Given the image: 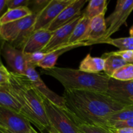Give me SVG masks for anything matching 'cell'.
<instances>
[{"label": "cell", "mask_w": 133, "mask_h": 133, "mask_svg": "<svg viewBox=\"0 0 133 133\" xmlns=\"http://www.w3.org/2000/svg\"><path fill=\"white\" fill-rule=\"evenodd\" d=\"M64 111L79 125L107 127V118L127 106L107 92L90 90H64Z\"/></svg>", "instance_id": "6da1fadb"}, {"label": "cell", "mask_w": 133, "mask_h": 133, "mask_svg": "<svg viewBox=\"0 0 133 133\" xmlns=\"http://www.w3.org/2000/svg\"><path fill=\"white\" fill-rule=\"evenodd\" d=\"M6 88L21 106L20 114L40 131L51 129L44 104L42 95L25 75L10 71Z\"/></svg>", "instance_id": "7a4b0ae2"}, {"label": "cell", "mask_w": 133, "mask_h": 133, "mask_svg": "<svg viewBox=\"0 0 133 133\" xmlns=\"http://www.w3.org/2000/svg\"><path fill=\"white\" fill-rule=\"evenodd\" d=\"M43 74L52 77L61 83L64 90H90L107 92L110 77L106 74H89L79 69L54 67L44 70Z\"/></svg>", "instance_id": "3957f363"}, {"label": "cell", "mask_w": 133, "mask_h": 133, "mask_svg": "<svg viewBox=\"0 0 133 133\" xmlns=\"http://www.w3.org/2000/svg\"><path fill=\"white\" fill-rule=\"evenodd\" d=\"M39 12H33L24 18L0 25V37L14 48L22 49L27 38L33 32L34 25Z\"/></svg>", "instance_id": "277c9868"}, {"label": "cell", "mask_w": 133, "mask_h": 133, "mask_svg": "<svg viewBox=\"0 0 133 133\" xmlns=\"http://www.w3.org/2000/svg\"><path fill=\"white\" fill-rule=\"evenodd\" d=\"M43 99L51 128L57 133H81L76 123L62 108L55 105L44 96Z\"/></svg>", "instance_id": "5b68a950"}, {"label": "cell", "mask_w": 133, "mask_h": 133, "mask_svg": "<svg viewBox=\"0 0 133 133\" xmlns=\"http://www.w3.org/2000/svg\"><path fill=\"white\" fill-rule=\"evenodd\" d=\"M32 126L15 111L0 106V131L4 133H29Z\"/></svg>", "instance_id": "8992f818"}, {"label": "cell", "mask_w": 133, "mask_h": 133, "mask_svg": "<svg viewBox=\"0 0 133 133\" xmlns=\"http://www.w3.org/2000/svg\"><path fill=\"white\" fill-rule=\"evenodd\" d=\"M133 10V0H118L113 12L106 19L107 33L103 40L110 38L124 24ZM100 43V44H101Z\"/></svg>", "instance_id": "52a82bcc"}, {"label": "cell", "mask_w": 133, "mask_h": 133, "mask_svg": "<svg viewBox=\"0 0 133 133\" xmlns=\"http://www.w3.org/2000/svg\"><path fill=\"white\" fill-rule=\"evenodd\" d=\"M73 1L74 0H50L48 5L38 14L33 31L47 29L60 13Z\"/></svg>", "instance_id": "ba28073f"}, {"label": "cell", "mask_w": 133, "mask_h": 133, "mask_svg": "<svg viewBox=\"0 0 133 133\" xmlns=\"http://www.w3.org/2000/svg\"><path fill=\"white\" fill-rule=\"evenodd\" d=\"M1 55L11 70V72L18 75H25L26 63L25 53L22 49L14 48L4 41L1 48Z\"/></svg>", "instance_id": "9c48e42d"}, {"label": "cell", "mask_w": 133, "mask_h": 133, "mask_svg": "<svg viewBox=\"0 0 133 133\" xmlns=\"http://www.w3.org/2000/svg\"><path fill=\"white\" fill-rule=\"evenodd\" d=\"M25 76L29 79V80L32 82L33 85L37 90L40 92L41 95H42L44 97L48 99V100L57 105L59 107L62 108L63 110L65 109V101L64 97L62 96H59L51 90L44 83L42 79L40 78L38 73L36 71L35 68L33 66L29 65L27 64L25 70Z\"/></svg>", "instance_id": "30bf717a"}, {"label": "cell", "mask_w": 133, "mask_h": 133, "mask_svg": "<svg viewBox=\"0 0 133 133\" xmlns=\"http://www.w3.org/2000/svg\"><path fill=\"white\" fill-rule=\"evenodd\" d=\"M81 16L75 18L70 23L53 31V34L49 43L42 51L45 53H49L60 47L69 44V40L71 37V34L77 23L81 18Z\"/></svg>", "instance_id": "8fae6325"}, {"label": "cell", "mask_w": 133, "mask_h": 133, "mask_svg": "<svg viewBox=\"0 0 133 133\" xmlns=\"http://www.w3.org/2000/svg\"><path fill=\"white\" fill-rule=\"evenodd\" d=\"M87 3V0H74L70 5L60 13L57 18L48 26L47 29L53 32L81 16L83 13L81 10Z\"/></svg>", "instance_id": "7c38bea8"}, {"label": "cell", "mask_w": 133, "mask_h": 133, "mask_svg": "<svg viewBox=\"0 0 133 133\" xmlns=\"http://www.w3.org/2000/svg\"><path fill=\"white\" fill-rule=\"evenodd\" d=\"M107 93L127 105H133V81H121L110 77Z\"/></svg>", "instance_id": "4fadbf2b"}, {"label": "cell", "mask_w": 133, "mask_h": 133, "mask_svg": "<svg viewBox=\"0 0 133 133\" xmlns=\"http://www.w3.org/2000/svg\"><path fill=\"white\" fill-rule=\"evenodd\" d=\"M52 34L53 32L46 29L33 31L26 40L22 50L25 53L42 51L49 43Z\"/></svg>", "instance_id": "5bb4252c"}, {"label": "cell", "mask_w": 133, "mask_h": 133, "mask_svg": "<svg viewBox=\"0 0 133 133\" xmlns=\"http://www.w3.org/2000/svg\"><path fill=\"white\" fill-rule=\"evenodd\" d=\"M105 14H102L91 19L88 32L83 42H88L93 45L100 44L103 40L107 30Z\"/></svg>", "instance_id": "9a60e30c"}, {"label": "cell", "mask_w": 133, "mask_h": 133, "mask_svg": "<svg viewBox=\"0 0 133 133\" xmlns=\"http://www.w3.org/2000/svg\"><path fill=\"white\" fill-rule=\"evenodd\" d=\"M90 45L91 44L88 42H78L77 44H69L68 45L60 47L52 51L47 53L43 61L40 62L38 66L42 68L43 70H49L55 67L56 62L61 55L75 48Z\"/></svg>", "instance_id": "2e32d148"}, {"label": "cell", "mask_w": 133, "mask_h": 133, "mask_svg": "<svg viewBox=\"0 0 133 133\" xmlns=\"http://www.w3.org/2000/svg\"><path fill=\"white\" fill-rule=\"evenodd\" d=\"M105 59L102 57H93L90 54L87 55L81 62L79 69L89 74H100L104 71Z\"/></svg>", "instance_id": "e0dca14e"}, {"label": "cell", "mask_w": 133, "mask_h": 133, "mask_svg": "<svg viewBox=\"0 0 133 133\" xmlns=\"http://www.w3.org/2000/svg\"><path fill=\"white\" fill-rule=\"evenodd\" d=\"M101 57L105 59L104 72L109 77H111L118 69L127 64L122 57L116 54L114 51L104 53Z\"/></svg>", "instance_id": "ac0fdd59"}, {"label": "cell", "mask_w": 133, "mask_h": 133, "mask_svg": "<svg viewBox=\"0 0 133 133\" xmlns=\"http://www.w3.org/2000/svg\"><path fill=\"white\" fill-rule=\"evenodd\" d=\"M32 14V10L28 6L7 9V10L3 14L2 16L0 18V25L19 20L29 16Z\"/></svg>", "instance_id": "d6986e66"}, {"label": "cell", "mask_w": 133, "mask_h": 133, "mask_svg": "<svg viewBox=\"0 0 133 133\" xmlns=\"http://www.w3.org/2000/svg\"><path fill=\"white\" fill-rule=\"evenodd\" d=\"M90 19L82 15L76 26L74 28V31L71 35L69 44H77L78 42H83V39L85 37L88 27H89Z\"/></svg>", "instance_id": "ffe728a7"}, {"label": "cell", "mask_w": 133, "mask_h": 133, "mask_svg": "<svg viewBox=\"0 0 133 133\" xmlns=\"http://www.w3.org/2000/svg\"><path fill=\"white\" fill-rule=\"evenodd\" d=\"M108 3L107 0H90L82 15L91 19L101 14H105Z\"/></svg>", "instance_id": "44dd1931"}, {"label": "cell", "mask_w": 133, "mask_h": 133, "mask_svg": "<svg viewBox=\"0 0 133 133\" xmlns=\"http://www.w3.org/2000/svg\"><path fill=\"white\" fill-rule=\"evenodd\" d=\"M0 106L20 114L21 106L15 97L9 92L6 86L0 87Z\"/></svg>", "instance_id": "7402d4cb"}, {"label": "cell", "mask_w": 133, "mask_h": 133, "mask_svg": "<svg viewBox=\"0 0 133 133\" xmlns=\"http://www.w3.org/2000/svg\"><path fill=\"white\" fill-rule=\"evenodd\" d=\"M133 118V105H127L122 110L114 112L107 118V127L110 129L114 123L125 121Z\"/></svg>", "instance_id": "603a6c76"}, {"label": "cell", "mask_w": 133, "mask_h": 133, "mask_svg": "<svg viewBox=\"0 0 133 133\" xmlns=\"http://www.w3.org/2000/svg\"><path fill=\"white\" fill-rule=\"evenodd\" d=\"M101 43L110 44L116 47L119 50L133 51V36L118 38H109L103 41Z\"/></svg>", "instance_id": "cb8c5ba5"}, {"label": "cell", "mask_w": 133, "mask_h": 133, "mask_svg": "<svg viewBox=\"0 0 133 133\" xmlns=\"http://www.w3.org/2000/svg\"><path fill=\"white\" fill-rule=\"evenodd\" d=\"M116 80L121 81H133V64H127L119 68L111 77Z\"/></svg>", "instance_id": "d4e9b609"}, {"label": "cell", "mask_w": 133, "mask_h": 133, "mask_svg": "<svg viewBox=\"0 0 133 133\" xmlns=\"http://www.w3.org/2000/svg\"><path fill=\"white\" fill-rule=\"evenodd\" d=\"M46 53L42 51L35 52L31 53H25L26 63L36 68L40 62L43 61Z\"/></svg>", "instance_id": "484cf974"}, {"label": "cell", "mask_w": 133, "mask_h": 133, "mask_svg": "<svg viewBox=\"0 0 133 133\" xmlns=\"http://www.w3.org/2000/svg\"><path fill=\"white\" fill-rule=\"evenodd\" d=\"M81 133H111L108 129L94 125H77Z\"/></svg>", "instance_id": "4316f807"}, {"label": "cell", "mask_w": 133, "mask_h": 133, "mask_svg": "<svg viewBox=\"0 0 133 133\" xmlns=\"http://www.w3.org/2000/svg\"><path fill=\"white\" fill-rule=\"evenodd\" d=\"M30 0H6V7L8 9H16L23 6H28L31 4Z\"/></svg>", "instance_id": "83f0119b"}, {"label": "cell", "mask_w": 133, "mask_h": 133, "mask_svg": "<svg viewBox=\"0 0 133 133\" xmlns=\"http://www.w3.org/2000/svg\"><path fill=\"white\" fill-rule=\"evenodd\" d=\"M114 52L116 54L122 57L127 64H133V51L118 50Z\"/></svg>", "instance_id": "f1b7e54d"}, {"label": "cell", "mask_w": 133, "mask_h": 133, "mask_svg": "<svg viewBox=\"0 0 133 133\" xmlns=\"http://www.w3.org/2000/svg\"><path fill=\"white\" fill-rule=\"evenodd\" d=\"M10 71L5 67L0 68V87L6 86L9 84Z\"/></svg>", "instance_id": "f546056e"}, {"label": "cell", "mask_w": 133, "mask_h": 133, "mask_svg": "<svg viewBox=\"0 0 133 133\" xmlns=\"http://www.w3.org/2000/svg\"><path fill=\"white\" fill-rule=\"evenodd\" d=\"M125 127L133 128V118L125 121L116 122L111 126L110 129H117L125 128ZM110 129H109V131H110Z\"/></svg>", "instance_id": "4dcf8cb0"}, {"label": "cell", "mask_w": 133, "mask_h": 133, "mask_svg": "<svg viewBox=\"0 0 133 133\" xmlns=\"http://www.w3.org/2000/svg\"><path fill=\"white\" fill-rule=\"evenodd\" d=\"M110 131L111 133H133V128L125 127L117 129H110Z\"/></svg>", "instance_id": "1f68e13d"}, {"label": "cell", "mask_w": 133, "mask_h": 133, "mask_svg": "<svg viewBox=\"0 0 133 133\" xmlns=\"http://www.w3.org/2000/svg\"><path fill=\"white\" fill-rule=\"evenodd\" d=\"M5 6H6V0H0V18L2 16V13Z\"/></svg>", "instance_id": "d6a6232c"}, {"label": "cell", "mask_w": 133, "mask_h": 133, "mask_svg": "<svg viewBox=\"0 0 133 133\" xmlns=\"http://www.w3.org/2000/svg\"><path fill=\"white\" fill-rule=\"evenodd\" d=\"M3 44L0 45V57H1V48H2ZM4 67H5V66H4V64H3L2 61H1V57H0V68H4Z\"/></svg>", "instance_id": "836d02e7"}, {"label": "cell", "mask_w": 133, "mask_h": 133, "mask_svg": "<svg viewBox=\"0 0 133 133\" xmlns=\"http://www.w3.org/2000/svg\"><path fill=\"white\" fill-rule=\"evenodd\" d=\"M47 133H57V132H56L55 131L54 129H52V128H51L49 130V131H48V132Z\"/></svg>", "instance_id": "e575fe53"}, {"label": "cell", "mask_w": 133, "mask_h": 133, "mask_svg": "<svg viewBox=\"0 0 133 133\" xmlns=\"http://www.w3.org/2000/svg\"><path fill=\"white\" fill-rule=\"evenodd\" d=\"M29 133H38V132L37 131H36V130H35V129L33 128V127H32V128H31V131H30V132Z\"/></svg>", "instance_id": "d590c367"}, {"label": "cell", "mask_w": 133, "mask_h": 133, "mask_svg": "<svg viewBox=\"0 0 133 133\" xmlns=\"http://www.w3.org/2000/svg\"><path fill=\"white\" fill-rule=\"evenodd\" d=\"M0 133H4V132H3L2 131H0Z\"/></svg>", "instance_id": "8d00e7d4"}, {"label": "cell", "mask_w": 133, "mask_h": 133, "mask_svg": "<svg viewBox=\"0 0 133 133\" xmlns=\"http://www.w3.org/2000/svg\"></svg>", "instance_id": "74e56055"}]
</instances>
